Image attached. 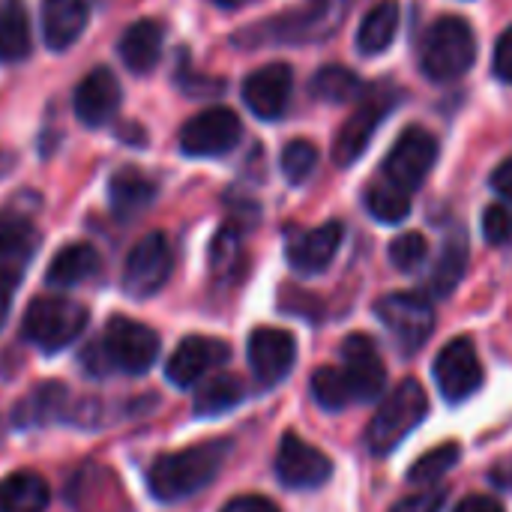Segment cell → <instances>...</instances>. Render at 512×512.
<instances>
[{"label":"cell","instance_id":"4","mask_svg":"<svg viewBox=\"0 0 512 512\" xmlns=\"http://www.w3.org/2000/svg\"><path fill=\"white\" fill-rule=\"evenodd\" d=\"M429 414V396L420 387V381L405 378L399 387H393V393H387V399L378 405L369 429H366V447L375 456H387L393 453Z\"/></svg>","mask_w":512,"mask_h":512},{"label":"cell","instance_id":"7","mask_svg":"<svg viewBox=\"0 0 512 512\" xmlns=\"http://www.w3.org/2000/svg\"><path fill=\"white\" fill-rule=\"evenodd\" d=\"M396 93H399V90L378 87V90H372V93L357 105V111L348 117V123L336 132V141H333V162H336V165L351 168V165L366 153V147L372 144L378 126L384 123V117L390 114V108L399 102Z\"/></svg>","mask_w":512,"mask_h":512},{"label":"cell","instance_id":"16","mask_svg":"<svg viewBox=\"0 0 512 512\" xmlns=\"http://www.w3.org/2000/svg\"><path fill=\"white\" fill-rule=\"evenodd\" d=\"M294 90V72L288 63H270L255 69L243 81V102L258 120H279L288 111Z\"/></svg>","mask_w":512,"mask_h":512},{"label":"cell","instance_id":"19","mask_svg":"<svg viewBox=\"0 0 512 512\" xmlns=\"http://www.w3.org/2000/svg\"><path fill=\"white\" fill-rule=\"evenodd\" d=\"M87 27V0H42V36L54 51H66Z\"/></svg>","mask_w":512,"mask_h":512},{"label":"cell","instance_id":"42","mask_svg":"<svg viewBox=\"0 0 512 512\" xmlns=\"http://www.w3.org/2000/svg\"><path fill=\"white\" fill-rule=\"evenodd\" d=\"M15 285H18L15 279H3V276H0V330H3V324H6V318H9Z\"/></svg>","mask_w":512,"mask_h":512},{"label":"cell","instance_id":"14","mask_svg":"<svg viewBox=\"0 0 512 512\" xmlns=\"http://www.w3.org/2000/svg\"><path fill=\"white\" fill-rule=\"evenodd\" d=\"M231 357V348L222 342V339H210V336H189L183 339L174 354L168 357L165 363V378L180 387V390H189L195 387L207 372L219 369L222 363H228Z\"/></svg>","mask_w":512,"mask_h":512},{"label":"cell","instance_id":"12","mask_svg":"<svg viewBox=\"0 0 512 512\" xmlns=\"http://www.w3.org/2000/svg\"><path fill=\"white\" fill-rule=\"evenodd\" d=\"M276 477L285 489H297V492L321 489L333 477V462L300 435L285 432L276 450Z\"/></svg>","mask_w":512,"mask_h":512},{"label":"cell","instance_id":"37","mask_svg":"<svg viewBox=\"0 0 512 512\" xmlns=\"http://www.w3.org/2000/svg\"><path fill=\"white\" fill-rule=\"evenodd\" d=\"M444 504H447V489L429 486V489H423V492H417V495L402 498L390 512H441L444 510Z\"/></svg>","mask_w":512,"mask_h":512},{"label":"cell","instance_id":"40","mask_svg":"<svg viewBox=\"0 0 512 512\" xmlns=\"http://www.w3.org/2000/svg\"><path fill=\"white\" fill-rule=\"evenodd\" d=\"M492 189H495L501 198L512 201V159L501 162V165L495 168V174H492Z\"/></svg>","mask_w":512,"mask_h":512},{"label":"cell","instance_id":"22","mask_svg":"<svg viewBox=\"0 0 512 512\" xmlns=\"http://www.w3.org/2000/svg\"><path fill=\"white\" fill-rule=\"evenodd\" d=\"M33 30L24 0H0V63L12 66L30 57Z\"/></svg>","mask_w":512,"mask_h":512},{"label":"cell","instance_id":"30","mask_svg":"<svg viewBox=\"0 0 512 512\" xmlns=\"http://www.w3.org/2000/svg\"><path fill=\"white\" fill-rule=\"evenodd\" d=\"M69 393L63 384H42L36 387L18 408H15V426H42L51 417L63 414Z\"/></svg>","mask_w":512,"mask_h":512},{"label":"cell","instance_id":"31","mask_svg":"<svg viewBox=\"0 0 512 512\" xmlns=\"http://www.w3.org/2000/svg\"><path fill=\"white\" fill-rule=\"evenodd\" d=\"M309 387H312V399L324 411H345L348 405L357 402L354 390H351V381H348L342 366H321V369H315Z\"/></svg>","mask_w":512,"mask_h":512},{"label":"cell","instance_id":"5","mask_svg":"<svg viewBox=\"0 0 512 512\" xmlns=\"http://www.w3.org/2000/svg\"><path fill=\"white\" fill-rule=\"evenodd\" d=\"M87 327V309L72 297H36L21 321V333L45 354L69 348Z\"/></svg>","mask_w":512,"mask_h":512},{"label":"cell","instance_id":"8","mask_svg":"<svg viewBox=\"0 0 512 512\" xmlns=\"http://www.w3.org/2000/svg\"><path fill=\"white\" fill-rule=\"evenodd\" d=\"M438 159V138L423 126H408L384 159V177L408 195L426 183Z\"/></svg>","mask_w":512,"mask_h":512},{"label":"cell","instance_id":"1","mask_svg":"<svg viewBox=\"0 0 512 512\" xmlns=\"http://www.w3.org/2000/svg\"><path fill=\"white\" fill-rule=\"evenodd\" d=\"M228 453H231V441L225 438H213V441H204L177 453H165L150 465L147 489L156 501H165V504L186 501L219 477Z\"/></svg>","mask_w":512,"mask_h":512},{"label":"cell","instance_id":"15","mask_svg":"<svg viewBox=\"0 0 512 512\" xmlns=\"http://www.w3.org/2000/svg\"><path fill=\"white\" fill-rule=\"evenodd\" d=\"M342 369H345V375L351 381V390H354L357 402H372L387 387V369H384L381 351L363 333H351L342 342Z\"/></svg>","mask_w":512,"mask_h":512},{"label":"cell","instance_id":"29","mask_svg":"<svg viewBox=\"0 0 512 512\" xmlns=\"http://www.w3.org/2000/svg\"><path fill=\"white\" fill-rule=\"evenodd\" d=\"M309 93L321 102H330V105H342V102H351L354 96L363 93V81L348 69V66H339V63H330V66H321L312 81H309Z\"/></svg>","mask_w":512,"mask_h":512},{"label":"cell","instance_id":"35","mask_svg":"<svg viewBox=\"0 0 512 512\" xmlns=\"http://www.w3.org/2000/svg\"><path fill=\"white\" fill-rule=\"evenodd\" d=\"M429 255V240L417 231H408V234H399L393 243H390V261L396 270L402 273H411L417 270Z\"/></svg>","mask_w":512,"mask_h":512},{"label":"cell","instance_id":"36","mask_svg":"<svg viewBox=\"0 0 512 512\" xmlns=\"http://www.w3.org/2000/svg\"><path fill=\"white\" fill-rule=\"evenodd\" d=\"M483 237L489 246H507L512 240V210L504 204H492L483 213Z\"/></svg>","mask_w":512,"mask_h":512},{"label":"cell","instance_id":"33","mask_svg":"<svg viewBox=\"0 0 512 512\" xmlns=\"http://www.w3.org/2000/svg\"><path fill=\"white\" fill-rule=\"evenodd\" d=\"M459 456H462V447L459 444H441V447H432L429 453H423L411 471H408V483L411 486H435L444 474L453 471V465H459Z\"/></svg>","mask_w":512,"mask_h":512},{"label":"cell","instance_id":"18","mask_svg":"<svg viewBox=\"0 0 512 512\" xmlns=\"http://www.w3.org/2000/svg\"><path fill=\"white\" fill-rule=\"evenodd\" d=\"M120 108V84L111 69L99 66L81 78L72 96V111L84 126H105Z\"/></svg>","mask_w":512,"mask_h":512},{"label":"cell","instance_id":"39","mask_svg":"<svg viewBox=\"0 0 512 512\" xmlns=\"http://www.w3.org/2000/svg\"><path fill=\"white\" fill-rule=\"evenodd\" d=\"M219 512H279V507L261 495H240V498L228 501Z\"/></svg>","mask_w":512,"mask_h":512},{"label":"cell","instance_id":"2","mask_svg":"<svg viewBox=\"0 0 512 512\" xmlns=\"http://www.w3.org/2000/svg\"><path fill=\"white\" fill-rule=\"evenodd\" d=\"M159 357V336L132 318H111L102 330V339L90 345L81 354L84 372L105 375V372H123V375H144Z\"/></svg>","mask_w":512,"mask_h":512},{"label":"cell","instance_id":"24","mask_svg":"<svg viewBox=\"0 0 512 512\" xmlns=\"http://www.w3.org/2000/svg\"><path fill=\"white\" fill-rule=\"evenodd\" d=\"M96 270H99V252L90 243H72L51 258L45 282L51 288H75L87 282Z\"/></svg>","mask_w":512,"mask_h":512},{"label":"cell","instance_id":"3","mask_svg":"<svg viewBox=\"0 0 512 512\" xmlns=\"http://www.w3.org/2000/svg\"><path fill=\"white\" fill-rule=\"evenodd\" d=\"M477 60V33L468 18H438L420 45V69L432 81H456Z\"/></svg>","mask_w":512,"mask_h":512},{"label":"cell","instance_id":"17","mask_svg":"<svg viewBox=\"0 0 512 512\" xmlns=\"http://www.w3.org/2000/svg\"><path fill=\"white\" fill-rule=\"evenodd\" d=\"M342 237H345L342 222H336V219L324 222L318 228L294 234L288 240V246H285V258H288L294 273L318 276V273H324L333 264V258H336V252L342 246Z\"/></svg>","mask_w":512,"mask_h":512},{"label":"cell","instance_id":"43","mask_svg":"<svg viewBox=\"0 0 512 512\" xmlns=\"http://www.w3.org/2000/svg\"><path fill=\"white\" fill-rule=\"evenodd\" d=\"M216 6H222V9H237V6H243V3H249V0H213Z\"/></svg>","mask_w":512,"mask_h":512},{"label":"cell","instance_id":"21","mask_svg":"<svg viewBox=\"0 0 512 512\" xmlns=\"http://www.w3.org/2000/svg\"><path fill=\"white\" fill-rule=\"evenodd\" d=\"M117 48L126 69H132L135 75H147L162 57V27L153 18H141L123 30Z\"/></svg>","mask_w":512,"mask_h":512},{"label":"cell","instance_id":"9","mask_svg":"<svg viewBox=\"0 0 512 512\" xmlns=\"http://www.w3.org/2000/svg\"><path fill=\"white\" fill-rule=\"evenodd\" d=\"M174 267V255H171V243L165 234L153 231L147 237H141L132 252L126 255L123 264V291L135 300H147L156 291L165 288L168 276Z\"/></svg>","mask_w":512,"mask_h":512},{"label":"cell","instance_id":"26","mask_svg":"<svg viewBox=\"0 0 512 512\" xmlns=\"http://www.w3.org/2000/svg\"><path fill=\"white\" fill-rule=\"evenodd\" d=\"M48 483L33 471H15L0 480V512H45Z\"/></svg>","mask_w":512,"mask_h":512},{"label":"cell","instance_id":"10","mask_svg":"<svg viewBox=\"0 0 512 512\" xmlns=\"http://www.w3.org/2000/svg\"><path fill=\"white\" fill-rule=\"evenodd\" d=\"M243 123L231 108H207L195 114L192 120L183 123L180 129V150L195 159H210V156H225L240 144Z\"/></svg>","mask_w":512,"mask_h":512},{"label":"cell","instance_id":"41","mask_svg":"<svg viewBox=\"0 0 512 512\" xmlns=\"http://www.w3.org/2000/svg\"><path fill=\"white\" fill-rule=\"evenodd\" d=\"M453 512H504V507L495 498H489V495H471Z\"/></svg>","mask_w":512,"mask_h":512},{"label":"cell","instance_id":"6","mask_svg":"<svg viewBox=\"0 0 512 512\" xmlns=\"http://www.w3.org/2000/svg\"><path fill=\"white\" fill-rule=\"evenodd\" d=\"M375 315L387 327V333L396 339L405 357L417 354L435 330V306L426 294H417V291L384 294L375 303Z\"/></svg>","mask_w":512,"mask_h":512},{"label":"cell","instance_id":"20","mask_svg":"<svg viewBox=\"0 0 512 512\" xmlns=\"http://www.w3.org/2000/svg\"><path fill=\"white\" fill-rule=\"evenodd\" d=\"M156 201V183L138 168H120L108 180V204L117 219H135Z\"/></svg>","mask_w":512,"mask_h":512},{"label":"cell","instance_id":"32","mask_svg":"<svg viewBox=\"0 0 512 512\" xmlns=\"http://www.w3.org/2000/svg\"><path fill=\"white\" fill-rule=\"evenodd\" d=\"M366 207H369V213H372L378 222L396 225V222L408 219V213H411V195H408L405 189H399L396 183L384 180V183L369 186V192H366Z\"/></svg>","mask_w":512,"mask_h":512},{"label":"cell","instance_id":"11","mask_svg":"<svg viewBox=\"0 0 512 512\" xmlns=\"http://www.w3.org/2000/svg\"><path fill=\"white\" fill-rule=\"evenodd\" d=\"M483 381H486V372L468 336L447 342L444 351L435 357V384L447 402L456 405V402L471 399L483 387Z\"/></svg>","mask_w":512,"mask_h":512},{"label":"cell","instance_id":"25","mask_svg":"<svg viewBox=\"0 0 512 512\" xmlns=\"http://www.w3.org/2000/svg\"><path fill=\"white\" fill-rule=\"evenodd\" d=\"M465 270H468V234L456 228L444 240L441 258L432 267V276H429L432 294L435 297H450L459 288V282L465 279Z\"/></svg>","mask_w":512,"mask_h":512},{"label":"cell","instance_id":"34","mask_svg":"<svg viewBox=\"0 0 512 512\" xmlns=\"http://www.w3.org/2000/svg\"><path fill=\"white\" fill-rule=\"evenodd\" d=\"M315 165H318V147L312 141L294 138V141L285 144V150H282V174H285L288 183H294V186L306 183L312 177Z\"/></svg>","mask_w":512,"mask_h":512},{"label":"cell","instance_id":"38","mask_svg":"<svg viewBox=\"0 0 512 512\" xmlns=\"http://www.w3.org/2000/svg\"><path fill=\"white\" fill-rule=\"evenodd\" d=\"M492 66H495V75H498L501 81L512 84V27H507V30L501 33V39H498V45H495V60H492Z\"/></svg>","mask_w":512,"mask_h":512},{"label":"cell","instance_id":"27","mask_svg":"<svg viewBox=\"0 0 512 512\" xmlns=\"http://www.w3.org/2000/svg\"><path fill=\"white\" fill-rule=\"evenodd\" d=\"M396 33H399V3L396 0H381L360 21L357 48L363 54H384L393 45Z\"/></svg>","mask_w":512,"mask_h":512},{"label":"cell","instance_id":"23","mask_svg":"<svg viewBox=\"0 0 512 512\" xmlns=\"http://www.w3.org/2000/svg\"><path fill=\"white\" fill-rule=\"evenodd\" d=\"M39 249V234L27 222H0V276L21 279Z\"/></svg>","mask_w":512,"mask_h":512},{"label":"cell","instance_id":"13","mask_svg":"<svg viewBox=\"0 0 512 512\" xmlns=\"http://www.w3.org/2000/svg\"><path fill=\"white\" fill-rule=\"evenodd\" d=\"M246 354H249V366H252V375L258 378V384L273 387L291 375L294 360H297V342L288 330L258 327L249 336Z\"/></svg>","mask_w":512,"mask_h":512},{"label":"cell","instance_id":"28","mask_svg":"<svg viewBox=\"0 0 512 512\" xmlns=\"http://www.w3.org/2000/svg\"><path fill=\"white\" fill-rule=\"evenodd\" d=\"M246 399V387L237 375H216L195 393V414L198 417H219L231 408H237Z\"/></svg>","mask_w":512,"mask_h":512}]
</instances>
